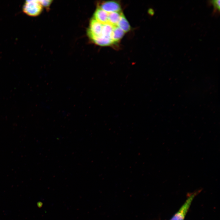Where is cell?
<instances>
[{"instance_id":"1","label":"cell","mask_w":220,"mask_h":220,"mask_svg":"<svg viewBox=\"0 0 220 220\" xmlns=\"http://www.w3.org/2000/svg\"><path fill=\"white\" fill-rule=\"evenodd\" d=\"M42 7L38 0H27L23 6V10L26 14L35 16L41 13Z\"/></svg>"},{"instance_id":"2","label":"cell","mask_w":220,"mask_h":220,"mask_svg":"<svg viewBox=\"0 0 220 220\" xmlns=\"http://www.w3.org/2000/svg\"><path fill=\"white\" fill-rule=\"evenodd\" d=\"M197 193L195 192L191 195L170 220H184L191 204Z\"/></svg>"},{"instance_id":"3","label":"cell","mask_w":220,"mask_h":220,"mask_svg":"<svg viewBox=\"0 0 220 220\" xmlns=\"http://www.w3.org/2000/svg\"><path fill=\"white\" fill-rule=\"evenodd\" d=\"M98 7L108 13L120 12L121 10L120 3L115 1L103 2L100 3Z\"/></svg>"},{"instance_id":"4","label":"cell","mask_w":220,"mask_h":220,"mask_svg":"<svg viewBox=\"0 0 220 220\" xmlns=\"http://www.w3.org/2000/svg\"><path fill=\"white\" fill-rule=\"evenodd\" d=\"M108 13L98 7L94 13L93 18L102 24H105L108 23Z\"/></svg>"},{"instance_id":"5","label":"cell","mask_w":220,"mask_h":220,"mask_svg":"<svg viewBox=\"0 0 220 220\" xmlns=\"http://www.w3.org/2000/svg\"><path fill=\"white\" fill-rule=\"evenodd\" d=\"M96 44L101 46H107L114 44L110 38L103 37H93L90 38Z\"/></svg>"},{"instance_id":"6","label":"cell","mask_w":220,"mask_h":220,"mask_svg":"<svg viewBox=\"0 0 220 220\" xmlns=\"http://www.w3.org/2000/svg\"><path fill=\"white\" fill-rule=\"evenodd\" d=\"M115 26H113L108 23L102 24L101 35L100 36L98 37H105L112 39L111 37L113 28Z\"/></svg>"},{"instance_id":"7","label":"cell","mask_w":220,"mask_h":220,"mask_svg":"<svg viewBox=\"0 0 220 220\" xmlns=\"http://www.w3.org/2000/svg\"><path fill=\"white\" fill-rule=\"evenodd\" d=\"M125 32L117 26L114 27L111 38L114 43L119 41L124 36Z\"/></svg>"},{"instance_id":"8","label":"cell","mask_w":220,"mask_h":220,"mask_svg":"<svg viewBox=\"0 0 220 220\" xmlns=\"http://www.w3.org/2000/svg\"><path fill=\"white\" fill-rule=\"evenodd\" d=\"M108 23L114 26H117V24L123 13L114 12L108 13Z\"/></svg>"},{"instance_id":"9","label":"cell","mask_w":220,"mask_h":220,"mask_svg":"<svg viewBox=\"0 0 220 220\" xmlns=\"http://www.w3.org/2000/svg\"><path fill=\"white\" fill-rule=\"evenodd\" d=\"M117 26L125 33L129 31L131 27L130 24L123 13L120 17Z\"/></svg>"},{"instance_id":"10","label":"cell","mask_w":220,"mask_h":220,"mask_svg":"<svg viewBox=\"0 0 220 220\" xmlns=\"http://www.w3.org/2000/svg\"><path fill=\"white\" fill-rule=\"evenodd\" d=\"M208 3L213 6V14H219L220 12V0H210Z\"/></svg>"},{"instance_id":"11","label":"cell","mask_w":220,"mask_h":220,"mask_svg":"<svg viewBox=\"0 0 220 220\" xmlns=\"http://www.w3.org/2000/svg\"><path fill=\"white\" fill-rule=\"evenodd\" d=\"M39 2L42 7H48L52 2V0H38Z\"/></svg>"}]
</instances>
